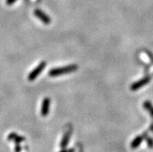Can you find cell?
<instances>
[{
	"label": "cell",
	"mask_w": 153,
	"mask_h": 152,
	"mask_svg": "<svg viewBox=\"0 0 153 152\" xmlns=\"http://www.w3.org/2000/svg\"><path fill=\"white\" fill-rule=\"evenodd\" d=\"M78 69V66L76 65H71L64 66V67H57V68H52L48 72L51 77H57L65 74L71 73L73 71H76Z\"/></svg>",
	"instance_id": "obj_1"
},
{
	"label": "cell",
	"mask_w": 153,
	"mask_h": 152,
	"mask_svg": "<svg viewBox=\"0 0 153 152\" xmlns=\"http://www.w3.org/2000/svg\"><path fill=\"white\" fill-rule=\"evenodd\" d=\"M45 67H46V62H42L37 67H35L34 69L29 74V75H28V79H29L30 81H33L44 71Z\"/></svg>",
	"instance_id": "obj_2"
},
{
	"label": "cell",
	"mask_w": 153,
	"mask_h": 152,
	"mask_svg": "<svg viewBox=\"0 0 153 152\" xmlns=\"http://www.w3.org/2000/svg\"><path fill=\"white\" fill-rule=\"evenodd\" d=\"M150 78L149 77H146L142 79H140L139 81L135 82L134 83H133L131 85V89L132 91H136L138 90L139 89H141L142 86L146 85V84L149 82Z\"/></svg>",
	"instance_id": "obj_3"
},
{
	"label": "cell",
	"mask_w": 153,
	"mask_h": 152,
	"mask_svg": "<svg viewBox=\"0 0 153 152\" xmlns=\"http://www.w3.org/2000/svg\"><path fill=\"white\" fill-rule=\"evenodd\" d=\"M34 16H37V18H39L40 20L42 21L44 23H45V24H49L51 23V18L49 17L48 16H47L44 12L41 11V10H35Z\"/></svg>",
	"instance_id": "obj_4"
},
{
	"label": "cell",
	"mask_w": 153,
	"mask_h": 152,
	"mask_svg": "<svg viewBox=\"0 0 153 152\" xmlns=\"http://www.w3.org/2000/svg\"><path fill=\"white\" fill-rule=\"evenodd\" d=\"M50 105L51 100L49 98H45L42 102V106H41V116H46L49 113L50 110Z\"/></svg>",
	"instance_id": "obj_5"
},
{
	"label": "cell",
	"mask_w": 153,
	"mask_h": 152,
	"mask_svg": "<svg viewBox=\"0 0 153 152\" xmlns=\"http://www.w3.org/2000/svg\"><path fill=\"white\" fill-rule=\"evenodd\" d=\"M8 140L9 141H13L16 143V145H19V143L22 141H25V138L21 136H19L16 133H11L8 136Z\"/></svg>",
	"instance_id": "obj_6"
},
{
	"label": "cell",
	"mask_w": 153,
	"mask_h": 152,
	"mask_svg": "<svg viewBox=\"0 0 153 152\" xmlns=\"http://www.w3.org/2000/svg\"><path fill=\"white\" fill-rule=\"evenodd\" d=\"M70 136H71V132L70 131H67L65 133V134L64 135V137L62 138V142L60 144V146L62 148H65L67 145H68V142H69L70 140Z\"/></svg>",
	"instance_id": "obj_7"
},
{
	"label": "cell",
	"mask_w": 153,
	"mask_h": 152,
	"mask_svg": "<svg viewBox=\"0 0 153 152\" xmlns=\"http://www.w3.org/2000/svg\"><path fill=\"white\" fill-rule=\"evenodd\" d=\"M142 141H143V137L142 136H138L137 137L132 141L131 144V148L134 149V148H137L139 147V145L142 144Z\"/></svg>",
	"instance_id": "obj_8"
},
{
	"label": "cell",
	"mask_w": 153,
	"mask_h": 152,
	"mask_svg": "<svg viewBox=\"0 0 153 152\" xmlns=\"http://www.w3.org/2000/svg\"><path fill=\"white\" fill-rule=\"evenodd\" d=\"M144 107L146 108L148 111H149L151 116H153V106L151 104V102H148V101L147 102H145V103H144Z\"/></svg>",
	"instance_id": "obj_9"
},
{
	"label": "cell",
	"mask_w": 153,
	"mask_h": 152,
	"mask_svg": "<svg viewBox=\"0 0 153 152\" xmlns=\"http://www.w3.org/2000/svg\"><path fill=\"white\" fill-rule=\"evenodd\" d=\"M147 143H148V146L149 147V148H152L153 147V141L152 140L151 138H149L147 139Z\"/></svg>",
	"instance_id": "obj_10"
},
{
	"label": "cell",
	"mask_w": 153,
	"mask_h": 152,
	"mask_svg": "<svg viewBox=\"0 0 153 152\" xmlns=\"http://www.w3.org/2000/svg\"><path fill=\"white\" fill-rule=\"evenodd\" d=\"M20 150H21V148H20L19 145H16L15 152H20Z\"/></svg>",
	"instance_id": "obj_11"
},
{
	"label": "cell",
	"mask_w": 153,
	"mask_h": 152,
	"mask_svg": "<svg viewBox=\"0 0 153 152\" xmlns=\"http://www.w3.org/2000/svg\"><path fill=\"white\" fill-rule=\"evenodd\" d=\"M16 1V0H6V3H7L8 5H12V4H13Z\"/></svg>",
	"instance_id": "obj_12"
},
{
	"label": "cell",
	"mask_w": 153,
	"mask_h": 152,
	"mask_svg": "<svg viewBox=\"0 0 153 152\" xmlns=\"http://www.w3.org/2000/svg\"><path fill=\"white\" fill-rule=\"evenodd\" d=\"M59 152H74V150L73 149H68V150H67V149H65V150H62Z\"/></svg>",
	"instance_id": "obj_13"
}]
</instances>
